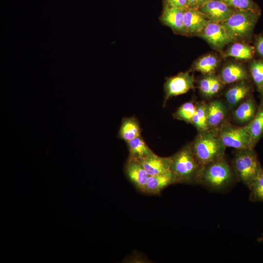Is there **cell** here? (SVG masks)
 <instances>
[{"instance_id": "cell-1", "label": "cell", "mask_w": 263, "mask_h": 263, "mask_svg": "<svg viewBox=\"0 0 263 263\" xmlns=\"http://www.w3.org/2000/svg\"><path fill=\"white\" fill-rule=\"evenodd\" d=\"M202 168L193 153L191 143L171 156L169 170L175 176L176 183L199 184Z\"/></svg>"}, {"instance_id": "cell-2", "label": "cell", "mask_w": 263, "mask_h": 263, "mask_svg": "<svg viewBox=\"0 0 263 263\" xmlns=\"http://www.w3.org/2000/svg\"><path fill=\"white\" fill-rule=\"evenodd\" d=\"M236 179L233 169L224 157L202 167L199 184L210 190L219 191L231 186Z\"/></svg>"}, {"instance_id": "cell-3", "label": "cell", "mask_w": 263, "mask_h": 263, "mask_svg": "<svg viewBox=\"0 0 263 263\" xmlns=\"http://www.w3.org/2000/svg\"><path fill=\"white\" fill-rule=\"evenodd\" d=\"M191 145L196 159L202 167L225 157L226 147L213 130L198 132Z\"/></svg>"}, {"instance_id": "cell-4", "label": "cell", "mask_w": 263, "mask_h": 263, "mask_svg": "<svg viewBox=\"0 0 263 263\" xmlns=\"http://www.w3.org/2000/svg\"><path fill=\"white\" fill-rule=\"evenodd\" d=\"M261 15L249 10H237L227 20L220 23L236 41H249Z\"/></svg>"}, {"instance_id": "cell-5", "label": "cell", "mask_w": 263, "mask_h": 263, "mask_svg": "<svg viewBox=\"0 0 263 263\" xmlns=\"http://www.w3.org/2000/svg\"><path fill=\"white\" fill-rule=\"evenodd\" d=\"M232 165L237 179L249 189L262 168L254 149L237 150Z\"/></svg>"}, {"instance_id": "cell-6", "label": "cell", "mask_w": 263, "mask_h": 263, "mask_svg": "<svg viewBox=\"0 0 263 263\" xmlns=\"http://www.w3.org/2000/svg\"><path fill=\"white\" fill-rule=\"evenodd\" d=\"M213 131L226 148L254 149L246 126L238 127L225 121Z\"/></svg>"}, {"instance_id": "cell-7", "label": "cell", "mask_w": 263, "mask_h": 263, "mask_svg": "<svg viewBox=\"0 0 263 263\" xmlns=\"http://www.w3.org/2000/svg\"><path fill=\"white\" fill-rule=\"evenodd\" d=\"M196 36L204 39L214 50L221 52L226 45L235 41L220 23L211 21Z\"/></svg>"}, {"instance_id": "cell-8", "label": "cell", "mask_w": 263, "mask_h": 263, "mask_svg": "<svg viewBox=\"0 0 263 263\" xmlns=\"http://www.w3.org/2000/svg\"><path fill=\"white\" fill-rule=\"evenodd\" d=\"M194 77L189 71L167 78L164 85L165 105L172 97L187 93L194 88Z\"/></svg>"}, {"instance_id": "cell-9", "label": "cell", "mask_w": 263, "mask_h": 263, "mask_svg": "<svg viewBox=\"0 0 263 263\" xmlns=\"http://www.w3.org/2000/svg\"><path fill=\"white\" fill-rule=\"evenodd\" d=\"M198 10L210 21L221 23L229 19L238 9L228 6L222 0H210Z\"/></svg>"}, {"instance_id": "cell-10", "label": "cell", "mask_w": 263, "mask_h": 263, "mask_svg": "<svg viewBox=\"0 0 263 263\" xmlns=\"http://www.w3.org/2000/svg\"><path fill=\"white\" fill-rule=\"evenodd\" d=\"M253 87L249 80L233 83L225 92V103L228 109H234L242 101L252 95Z\"/></svg>"}, {"instance_id": "cell-11", "label": "cell", "mask_w": 263, "mask_h": 263, "mask_svg": "<svg viewBox=\"0 0 263 263\" xmlns=\"http://www.w3.org/2000/svg\"><path fill=\"white\" fill-rule=\"evenodd\" d=\"M125 170L131 183L137 190L144 193L149 175L140 161L129 158Z\"/></svg>"}, {"instance_id": "cell-12", "label": "cell", "mask_w": 263, "mask_h": 263, "mask_svg": "<svg viewBox=\"0 0 263 263\" xmlns=\"http://www.w3.org/2000/svg\"><path fill=\"white\" fill-rule=\"evenodd\" d=\"M210 21L198 9H185L184 27L186 36H196Z\"/></svg>"}, {"instance_id": "cell-13", "label": "cell", "mask_w": 263, "mask_h": 263, "mask_svg": "<svg viewBox=\"0 0 263 263\" xmlns=\"http://www.w3.org/2000/svg\"><path fill=\"white\" fill-rule=\"evenodd\" d=\"M218 76L224 85L249 80L250 77L249 72L243 64L232 61L223 66Z\"/></svg>"}, {"instance_id": "cell-14", "label": "cell", "mask_w": 263, "mask_h": 263, "mask_svg": "<svg viewBox=\"0 0 263 263\" xmlns=\"http://www.w3.org/2000/svg\"><path fill=\"white\" fill-rule=\"evenodd\" d=\"M185 9L164 8L160 17L161 23L169 27L176 34L186 36L184 27Z\"/></svg>"}, {"instance_id": "cell-15", "label": "cell", "mask_w": 263, "mask_h": 263, "mask_svg": "<svg viewBox=\"0 0 263 263\" xmlns=\"http://www.w3.org/2000/svg\"><path fill=\"white\" fill-rule=\"evenodd\" d=\"M226 103L219 99L207 103V124L209 130H214L225 122L228 112Z\"/></svg>"}, {"instance_id": "cell-16", "label": "cell", "mask_w": 263, "mask_h": 263, "mask_svg": "<svg viewBox=\"0 0 263 263\" xmlns=\"http://www.w3.org/2000/svg\"><path fill=\"white\" fill-rule=\"evenodd\" d=\"M258 107L252 95L242 101L234 109L233 118L237 123L247 125L256 114Z\"/></svg>"}, {"instance_id": "cell-17", "label": "cell", "mask_w": 263, "mask_h": 263, "mask_svg": "<svg viewBox=\"0 0 263 263\" xmlns=\"http://www.w3.org/2000/svg\"><path fill=\"white\" fill-rule=\"evenodd\" d=\"M224 58L233 57L236 59L247 61L251 60L255 54L254 46L244 41H236L222 52Z\"/></svg>"}, {"instance_id": "cell-18", "label": "cell", "mask_w": 263, "mask_h": 263, "mask_svg": "<svg viewBox=\"0 0 263 263\" xmlns=\"http://www.w3.org/2000/svg\"><path fill=\"white\" fill-rule=\"evenodd\" d=\"M176 183L175 176L170 170L159 174L149 176L144 193L151 195L159 194L165 188Z\"/></svg>"}, {"instance_id": "cell-19", "label": "cell", "mask_w": 263, "mask_h": 263, "mask_svg": "<svg viewBox=\"0 0 263 263\" xmlns=\"http://www.w3.org/2000/svg\"><path fill=\"white\" fill-rule=\"evenodd\" d=\"M139 161L149 176H153L169 170L171 156L161 157L153 152Z\"/></svg>"}, {"instance_id": "cell-20", "label": "cell", "mask_w": 263, "mask_h": 263, "mask_svg": "<svg viewBox=\"0 0 263 263\" xmlns=\"http://www.w3.org/2000/svg\"><path fill=\"white\" fill-rule=\"evenodd\" d=\"M220 61V58L216 54H205L194 61L190 71H197L204 75L214 74L218 69Z\"/></svg>"}, {"instance_id": "cell-21", "label": "cell", "mask_w": 263, "mask_h": 263, "mask_svg": "<svg viewBox=\"0 0 263 263\" xmlns=\"http://www.w3.org/2000/svg\"><path fill=\"white\" fill-rule=\"evenodd\" d=\"M224 85L219 76L215 73L204 75L198 82L201 94L207 98H210L217 95L223 89Z\"/></svg>"}, {"instance_id": "cell-22", "label": "cell", "mask_w": 263, "mask_h": 263, "mask_svg": "<svg viewBox=\"0 0 263 263\" xmlns=\"http://www.w3.org/2000/svg\"><path fill=\"white\" fill-rule=\"evenodd\" d=\"M245 126L249 132L252 144L254 148L263 135V101H261L253 119Z\"/></svg>"}, {"instance_id": "cell-23", "label": "cell", "mask_w": 263, "mask_h": 263, "mask_svg": "<svg viewBox=\"0 0 263 263\" xmlns=\"http://www.w3.org/2000/svg\"><path fill=\"white\" fill-rule=\"evenodd\" d=\"M141 136V130L138 122L134 117L123 119L119 131V137L126 142Z\"/></svg>"}, {"instance_id": "cell-24", "label": "cell", "mask_w": 263, "mask_h": 263, "mask_svg": "<svg viewBox=\"0 0 263 263\" xmlns=\"http://www.w3.org/2000/svg\"><path fill=\"white\" fill-rule=\"evenodd\" d=\"M126 143L129 150L130 158L139 160L153 153L141 136Z\"/></svg>"}, {"instance_id": "cell-25", "label": "cell", "mask_w": 263, "mask_h": 263, "mask_svg": "<svg viewBox=\"0 0 263 263\" xmlns=\"http://www.w3.org/2000/svg\"><path fill=\"white\" fill-rule=\"evenodd\" d=\"M207 103L204 101L196 103V108L191 123L198 132L209 130L207 124Z\"/></svg>"}, {"instance_id": "cell-26", "label": "cell", "mask_w": 263, "mask_h": 263, "mask_svg": "<svg viewBox=\"0 0 263 263\" xmlns=\"http://www.w3.org/2000/svg\"><path fill=\"white\" fill-rule=\"evenodd\" d=\"M249 73L259 92L263 86V59H252L249 64Z\"/></svg>"}, {"instance_id": "cell-27", "label": "cell", "mask_w": 263, "mask_h": 263, "mask_svg": "<svg viewBox=\"0 0 263 263\" xmlns=\"http://www.w3.org/2000/svg\"><path fill=\"white\" fill-rule=\"evenodd\" d=\"M196 108V103L190 101L181 105L173 114V117L177 120L191 123Z\"/></svg>"}, {"instance_id": "cell-28", "label": "cell", "mask_w": 263, "mask_h": 263, "mask_svg": "<svg viewBox=\"0 0 263 263\" xmlns=\"http://www.w3.org/2000/svg\"><path fill=\"white\" fill-rule=\"evenodd\" d=\"M249 197L252 202H263V168H262L250 188Z\"/></svg>"}, {"instance_id": "cell-29", "label": "cell", "mask_w": 263, "mask_h": 263, "mask_svg": "<svg viewBox=\"0 0 263 263\" xmlns=\"http://www.w3.org/2000/svg\"><path fill=\"white\" fill-rule=\"evenodd\" d=\"M228 6L238 10H249L260 15L261 9L254 0H222Z\"/></svg>"}, {"instance_id": "cell-30", "label": "cell", "mask_w": 263, "mask_h": 263, "mask_svg": "<svg viewBox=\"0 0 263 263\" xmlns=\"http://www.w3.org/2000/svg\"><path fill=\"white\" fill-rule=\"evenodd\" d=\"M188 0H163V8H179L186 9L188 8Z\"/></svg>"}, {"instance_id": "cell-31", "label": "cell", "mask_w": 263, "mask_h": 263, "mask_svg": "<svg viewBox=\"0 0 263 263\" xmlns=\"http://www.w3.org/2000/svg\"><path fill=\"white\" fill-rule=\"evenodd\" d=\"M255 54L263 59V32L255 36L254 41Z\"/></svg>"}, {"instance_id": "cell-32", "label": "cell", "mask_w": 263, "mask_h": 263, "mask_svg": "<svg viewBox=\"0 0 263 263\" xmlns=\"http://www.w3.org/2000/svg\"><path fill=\"white\" fill-rule=\"evenodd\" d=\"M210 0H188V8L198 9Z\"/></svg>"}, {"instance_id": "cell-33", "label": "cell", "mask_w": 263, "mask_h": 263, "mask_svg": "<svg viewBox=\"0 0 263 263\" xmlns=\"http://www.w3.org/2000/svg\"><path fill=\"white\" fill-rule=\"evenodd\" d=\"M260 94V96L261 100L263 101V86L262 87L260 91L259 92Z\"/></svg>"}]
</instances>
